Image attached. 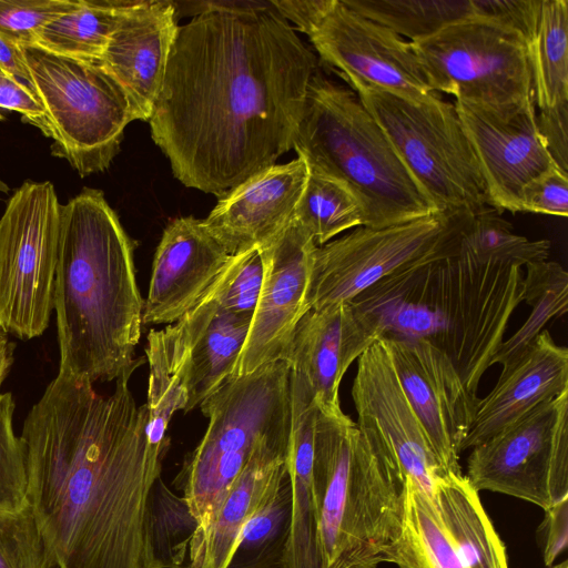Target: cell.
Listing matches in <instances>:
<instances>
[{
  "instance_id": "obj_1",
  "label": "cell",
  "mask_w": 568,
  "mask_h": 568,
  "mask_svg": "<svg viewBox=\"0 0 568 568\" xmlns=\"http://www.w3.org/2000/svg\"><path fill=\"white\" fill-rule=\"evenodd\" d=\"M204 4L148 122L174 176L221 199L293 149L317 58L271 2Z\"/></svg>"
},
{
  "instance_id": "obj_2",
  "label": "cell",
  "mask_w": 568,
  "mask_h": 568,
  "mask_svg": "<svg viewBox=\"0 0 568 568\" xmlns=\"http://www.w3.org/2000/svg\"><path fill=\"white\" fill-rule=\"evenodd\" d=\"M136 367L109 396L58 373L24 419L27 498L57 568H164L151 520L161 464L129 387Z\"/></svg>"
},
{
  "instance_id": "obj_3",
  "label": "cell",
  "mask_w": 568,
  "mask_h": 568,
  "mask_svg": "<svg viewBox=\"0 0 568 568\" xmlns=\"http://www.w3.org/2000/svg\"><path fill=\"white\" fill-rule=\"evenodd\" d=\"M133 243L101 190L60 207L54 284L59 373L91 384L116 379L140 341L143 301Z\"/></svg>"
},
{
  "instance_id": "obj_4",
  "label": "cell",
  "mask_w": 568,
  "mask_h": 568,
  "mask_svg": "<svg viewBox=\"0 0 568 568\" xmlns=\"http://www.w3.org/2000/svg\"><path fill=\"white\" fill-rule=\"evenodd\" d=\"M524 295L521 267L481 262L456 248L382 278L351 302L383 336L437 347L477 395Z\"/></svg>"
},
{
  "instance_id": "obj_5",
  "label": "cell",
  "mask_w": 568,
  "mask_h": 568,
  "mask_svg": "<svg viewBox=\"0 0 568 568\" xmlns=\"http://www.w3.org/2000/svg\"><path fill=\"white\" fill-rule=\"evenodd\" d=\"M313 487L324 568H377L403 526L405 477L346 414L317 412Z\"/></svg>"
},
{
  "instance_id": "obj_6",
  "label": "cell",
  "mask_w": 568,
  "mask_h": 568,
  "mask_svg": "<svg viewBox=\"0 0 568 568\" xmlns=\"http://www.w3.org/2000/svg\"><path fill=\"white\" fill-rule=\"evenodd\" d=\"M293 149L308 170L346 185L379 229L439 213L357 94L316 72L308 84Z\"/></svg>"
},
{
  "instance_id": "obj_7",
  "label": "cell",
  "mask_w": 568,
  "mask_h": 568,
  "mask_svg": "<svg viewBox=\"0 0 568 568\" xmlns=\"http://www.w3.org/2000/svg\"><path fill=\"white\" fill-rule=\"evenodd\" d=\"M290 374L280 359L231 377L200 404L209 425L179 475L182 498L197 528L212 520L257 444L290 435Z\"/></svg>"
},
{
  "instance_id": "obj_8",
  "label": "cell",
  "mask_w": 568,
  "mask_h": 568,
  "mask_svg": "<svg viewBox=\"0 0 568 568\" xmlns=\"http://www.w3.org/2000/svg\"><path fill=\"white\" fill-rule=\"evenodd\" d=\"M343 79L439 212L491 206L480 163L453 103L436 92L416 100Z\"/></svg>"
},
{
  "instance_id": "obj_9",
  "label": "cell",
  "mask_w": 568,
  "mask_h": 568,
  "mask_svg": "<svg viewBox=\"0 0 568 568\" xmlns=\"http://www.w3.org/2000/svg\"><path fill=\"white\" fill-rule=\"evenodd\" d=\"M30 89L44 110L51 152L84 178L105 171L134 121L126 93L100 64L57 54L36 44L18 45Z\"/></svg>"
},
{
  "instance_id": "obj_10",
  "label": "cell",
  "mask_w": 568,
  "mask_h": 568,
  "mask_svg": "<svg viewBox=\"0 0 568 568\" xmlns=\"http://www.w3.org/2000/svg\"><path fill=\"white\" fill-rule=\"evenodd\" d=\"M60 207L52 183L27 181L0 217V328L21 339L43 334L54 310Z\"/></svg>"
},
{
  "instance_id": "obj_11",
  "label": "cell",
  "mask_w": 568,
  "mask_h": 568,
  "mask_svg": "<svg viewBox=\"0 0 568 568\" xmlns=\"http://www.w3.org/2000/svg\"><path fill=\"white\" fill-rule=\"evenodd\" d=\"M410 45L433 92L493 105L534 97L527 40L500 21L467 18Z\"/></svg>"
},
{
  "instance_id": "obj_12",
  "label": "cell",
  "mask_w": 568,
  "mask_h": 568,
  "mask_svg": "<svg viewBox=\"0 0 568 568\" xmlns=\"http://www.w3.org/2000/svg\"><path fill=\"white\" fill-rule=\"evenodd\" d=\"M455 251L452 213L379 229L357 226L316 247L306 295L308 308L318 311L351 302L395 272Z\"/></svg>"
},
{
  "instance_id": "obj_13",
  "label": "cell",
  "mask_w": 568,
  "mask_h": 568,
  "mask_svg": "<svg viewBox=\"0 0 568 568\" xmlns=\"http://www.w3.org/2000/svg\"><path fill=\"white\" fill-rule=\"evenodd\" d=\"M466 477L544 510L568 497V390L471 447Z\"/></svg>"
},
{
  "instance_id": "obj_14",
  "label": "cell",
  "mask_w": 568,
  "mask_h": 568,
  "mask_svg": "<svg viewBox=\"0 0 568 568\" xmlns=\"http://www.w3.org/2000/svg\"><path fill=\"white\" fill-rule=\"evenodd\" d=\"M304 33L322 61L342 78L357 79L409 99L420 100L434 93L410 42L349 9L342 0H328Z\"/></svg>"
},
{
  "instance_id": "obj_15",
  "label": "cell",
  "mask_w": 568,
  "mask_h": 568,
  "mask_svg": "<svg viewBox=\"0 0 568 568\" xmlns=\"http://www.w3.org/2000/svg\"><path fill=\"white\" fill-rule=\"evenodd\" d=\"M381 338L442 467L462 474L459 455L475 416L477 395L466 387L450 358L430 343Z\"/></svg>"
},
{
  "instance_id": "obj_16",
  "label": "cell",
  "mask_w": 568,
  "mask_h": 568,
  "mask_svg": "<svg viewBox=\"0 0 568 568\" xmlns=\"http://www.w3.org/2000/svg\"><path fill=\"white\" fill-rule=\"evenodd\" d=\"M316 247L312 236L293 219L258 248L263 283L232 377L282 359L296 325L310 311L306 295Z\"/></svg>"
},
{
  "instance_id": "obj_17",
  "label": "cell",
  "mask_w": 568,
  "mask_h": 568,
  "mask_svg": "<svg viewBox=\"0 0 568 568\" xmlns=\"http://www.w3.org/2000/svg\"><path fill=\"white\" fill-rule=\"evenodd\" d=\"M454 105L480 163L491 206L501 213L521 212V187L556 166L538 132L534 97L499 105L456 100Z\"/></svg>"
},
{
  "instance_id": "obj_18",
  "label": "cell",
  "mask_w": 568,
  "mask_h": 568,
  "mask_svg": "<svg viewBox=\"0 0 568 568\" xmlns=\"http://www.w3.org/2000/svg\"><path fill=\"white\" fill-rule=\"evenodd\" d=\"M352 398L357 426L371 434L404 477L433 500L435 480L446 470L397 382L382 338L358 357Z\"/></svg>"
},
{
  "instance_id": "obj_19",
  "label": "cell",
  "mask_w": 568,
  "mask_h": 568,
  "mask_svg": "<svg viewBox=\"0 0 568 568\" xmlns=\"http://www.w3.org/2000/svg\"><path fill=\"white\" fill-rule=\"evenodd\" d=\"M382 336L375 322L352 302L311 310L296 325L282 361L305 381L321 413L341 417L344 374Z\"/></svg>"
},
{
  "instance_id": "obj_20",
  "label": "cell",
  "mask_w": 568,
  "mask_h": 568,
  "mask_svg": "<svg viewBox=\"0 0 568 568\" xmlns=\"http://www.w3.org/2000/svg\"><path fill=\"white\" fill-rule=\"evenodd\" d=\"M232 256L203 220L171 221L154 254L142 323L176 322L206 293Z\"/></svg>"
},
{
  "instance_id": "obj_21",
  "label": "cell",
  "mask_w": 568,
  "mask_h": 568,
  "mask_svg": "<svg viewBox=\"0 0 568 568\" xmlns=\"http://www.w3.org/2000/svg\"><path fill=\"white\" fill-rule=\"evenodd\" d=\"M172 1L128 0L100 64L120 83L134 119L149 121L178 32Z\"/></svg>"
},
{
  "instance_id": "obj_22",
  "label": "cell",
  "mask_w": 568,
  "mask_h": 568,
  "mask_svg": "<svg viewBox=\"0 0 568 568\" xmlns=\"http://www.w3.org/2000/svg\"><path fill=\"white\" fill-rule=\"evenodd\" d=\"M307 176L300 156L274 164L221 197L204 224L231 255L260 248L292 222Z\"/></svg>"
},
{
  "instance_id": "obj_23",
  "label": "cell",
  "mask_w": 568,
  "mask_h": 568,
  "mask_svg": "<svg viewBox=\"0 0 568 568\" xmlns=\"http://www.w3.org/2000/svg\"><path fill=\"white\" fill-rule=\"evenodd\" d=\"M566 390L568 349L544 329L515 363L503 368L495 387L484 398H478L462 452L487 440Z\"/></svg>"
},
{
  "instance_id": "obj_24",
  "label": "cell",
  "mask_w": 568,
  "mask_h": 568,
  "mask_svg": "<svg viewBox=\"0 0 568 568\" xmlns=\"http://www.w3.org/2000/svg\"><path fill=\"white\" fill-rule=\"evenodd\" d=\"M290 435L260 442L212 520L193 531L182 568H226L247 520L286 475Z\"/></svg>"
},
{
  "instance_id": "obj_25",
  "label": "cell",
  "mask_w": 568,
  "mask_h": 568,
  "mask_svg": "<svg viewBox=\"0 0 568 568\" xmlns=\"http://www.w3.org/2000/svg\"><path fill=\"white\" fill-rule=\"evenodd\" d=\"M291 432L286 471L292 493L285 568H324L313 487L314 430L318 408L304 379L290 374Z\"/></svg>"
},
{
  "instance_id": "obj_26",
  "label": "cell",
  "mask_w": 568,
  "mask_h": 568,
  "mask_svg": "<svg viewBox=\"0 0 568 568\" xmlns=\"http://www.w3.org/2000/svg\"><path fill=\"white\" fill-rule=\"evenodd\" d=\"M433 501L466 568H509L505 545L466 476L440 474L434 484Z\"/></svg>"
},
{
  "instance_id": "obj_27",
  "label": "cell",
  "mask_w": 568,
  "mask_h": 568,
  "mask_svg": "<svg viewBox=\"0 0 568 568\" xmlns=\"http://www.w3.org/2000/svg\"><path fill=\"white\" fill-rule=\"evenodd\" d=\"M349 9L409 42L471 17L500 21L501 0H342Z\"/></svg>"
},
{
  "instance_id": "obj_28",
  "label": "cell",
  "mask_w": 568,
  "mask_h": 568,
  "mask_svg": "<svg viewBox=\"0 0 568 568\" xmlns=\"http://www.w3.org/2000/svg\"><path fill=\"white\" fill-rule=\"evenodd\" d=\"M145 354L150 368L146 444L150 458L161 463L168 425L189 404V363L180 358L164 328L150 331Z\"/></svg>"
},
{
  "instance_id": "obj_29",
  "label": "cell",
  "mask_w": 568,
  "mask_h": 568,
  "mask_svg": "<svg viewBox=\"0 0 568 568\" xmlns=\"http://www.w3.org/2000/svg\"><path fill=\"white\" fill-rule=\"evenodd\" d=\"M398 568H466L449 540L434 501L405 478L402 531L386 555Z\"/></svg>"
},
{
  "instance_id": "obj_30",
  "label": "cell",
  "mask_w": 568,
  "mask_h": 568,
  "mask_svg": "<svg viewBox=\"0 0 568 568\" xmlns=\"http://www.w3.org/2000/svg\"><path fill=\"white\" fill-rule=\"evenodd\" d=\"M251 321V314L217 310L191 354L189 404L184 413L200 406L233 376Z\"/></svg>"
},
{
  "instance_id": "obj_31",
  "label": "cell",
  "mask_w": 568,
  "mask_h": 568,
  "mask_svg": "<svg viewBox=\"0 0 568 568\" xmlns=\"http://www.w3.org/2000/svg\"><path fill=\"white\" fill-rule=\"evenodd\" d=\"M128 0H80L44 24L33 44L69 58L99 62Z\"/></svg>"
},
{
  "instance_id": "obj_32",
  "label": "cell",
  "mask_w": 568,
  "mask_h": 568,
  "mask_svg": "<svg viewBox=\"0 0 568 568\" xmlns=\"http://www.w3.org/2000/svg\"><path fill=\"white\" fill-rule=\"evenodd\" d=\"M528 51L535 104L544 110L568 102L567 0H541Z\"/></svg>"
},
{
  "instance_id": "obj_33",
  "label": "cell",
  "mask_w": 568,
  "mask_h": 568,
  "mask_svg": "<svg viewBox=\"0 0 568 568\" xmlns=\"http://www.w3.org/2000/svg\"><path fill=\"white\" fill-rule=\"evenodd\" d=\"M457 250L481 262H500L523 267L547 261L550 242L529 240L515 233L513 225L493 206L454 212Z\"/></svg>"
},
{
  "instance_id": "obj_34",
  "label": "cell",
  "mask_w": 568,
  "mask_h": 568,
  "mask_svg": "<svg viewBox=\"0 0 568 568\" xmlns=\"http://www.w3.org/2000/svg\"><path fill=\"white\" fill-rule=\"evenodd\" d=\"M292 493L286 475L243 527L226 568H285Z\"/></svg>"
},
{
  "instance_id": "obj_35",
  "label": "cell",
  "mask_w": 568,
  "mask_h": 568,
  "mask_svg": "<svg viewBox=\"0 0 568 568\" xmlns=\"http://www.w3.org/2000/svg\"><path fill=\"white\" fill-rule=\"evenodd\" d=\"M524 278V301L532 308L524 325L503 342L495 354L491 365L503 368L517 361L531 341L544 331L545 324L552 317L562 316L568 307V274L557 262L544 261L526 265Z\"/></svg>"
},
{
  "instance_id": "obj_36",
  "label": "cell",
  "mask_w": 568,
  "mask_h": 568,
  "mask_svg": "<svg viewBox=\"0 0 568 568\" xmlns=\"http://www.w3.org/2000/svg\"><path fill=\"white\" fill-rule=\"evenodd\" d=\"M293 219L322 246L344 231L363 226L364 211L342 182L308 170Z\"/></svg>"
},
{
  "instance_id": "obj_37",
  "label": "cell",
  "mask_w": 568,
  "mask_h": 568,
  "mask_svg": "<svg viewBox=\"0 0 568 568\" xmlns=\"http://www.w3.org/2000/svg\"><path fill=\"white\" fill-rule=\"evenodd\" d=\"M151 520L156 555L164 568H182L196 521L183 498L172 495L160 478L152 488Z\"/></svg>"
},
{
  "instance_id": "obj_38",
  "label": "cell",
  "mask_w": 568,
  "mask_h": 568,
  "mask_svg": "<svg viewBox=\"0 0 568 568\" xmlns=\"http://www.w3.org/2000/svg\"><path fill=\"white\" fill-rule=\"evenodd\" d=\"M0 568H57L29 503L18 510L0 508Z\"/></svg>"
},
{
  "instance_id": "obj_39",
  "label": "cell",
  "mask_w": 568,
  "mask_h": 568,
  "mask_svg": "<svg viewBox=\"0 0 568 568\" xmlns=\"http://www.w3.org/2000/svg\"><path fill=\"white\" fill-rule=\"evenodd\" d=\"M14 400L11 393H0V508L18 510L28 504L26 448L14 435L12 417Z\"/></svg>"
},
{
  "instance_id": "obj_40",
  "label": "cell",
  "mask_w": 568,
  "mask_h": 568,
  "mask_svg": "<svg viewBox=\"0 0 568 568\" xmlns=\"http://www.w3.org/2000/svg\"><path fill=\"white\" fill-rule=\"evenodd\" d=\"M263 275L264 268L258 248L233 255L222 273L217 288L219 310L253 315Z\"/></svg>"
},
{
  "instance_id": "obj_41",
  "label": "cell",
  "mask_w": 568,
  "mask_h": 568,
  "mask_svg": "<svg viewBox=\"0 0 568 568\" xmlns=\"http://www.w3.org/2000/svg\"><path fill=\"white\" fill-rule=\"evenodd\" d=\"M80 0H0V36L16 45H29L52 19L79 6Z\"/></svg>"
},
{
  "instance_id": "obj_42",
  "label": "cell",
  "mask_w": 568,
  "mask_h": 568,
  "mask_svg": "<svg viewBox=\"0 0 568 568\" xmlns=\"http://www.w3.org/2000/svg\"><path fill=\"white\" fill-rule=\"evenodd\" d=\"M521 212L556 215L568 214V175L554 166L528 181L520 190Z\"/></svg>"
},
{
  "instance_id": "obj_43",
  "label": "cell",
  "mask_w": 568,
  "mask_h": 568,
  "mask_svg": "<svg viewBox=\"0 0 568 568\" xmlns=\"http://www.w3.org/2000/svg\"><path fill=\"white\" fill-rule=\"evenodd\" d=\"M537 128L552 162L568 175V102L540 110Z\"/></svg>"
},
{
  "instance_id": "obj_44",
  "label": "cell",
  "mask_w": 568,
  "mask_h": 568,
  "mask_svg": "<svg viewBox=\"0 0 568 568\" xmlns=\"http://www.w3.org/2000/svg\"><path fill=\"white\" fill-rule=\"evenodd\" d=\"M0 110L17 111L26 123L45 134L44 110L33 91L12 75L0 73Z\"/></svg>"
},
{
  "instance_id": "obj_45",
  "label": "cell",
  "mask_w": 568,
  "mask_h": 568,
  "mask_svg": "<svg viewBox=\"0 0 568 568\" xmlns=\"http://www.w3.org/2000/svg\"><path fill=\"white\" fill-rule=\"evenodd\" d=\"M538 534L542 541L544 561L551 566L568 544V497L545 509Z\"/></svg>"
},
{
  "instance_id": "obj_46",
  "label": "cell",
  "mask_w": 568,
  "mask_h": 568,
  "mask_svg": "<svg viewBox=\"0 0 568 568\" xmlns=\"http://www.w3.org/2000/svg\"><path fill=\"white\" fill-rule=\"evenodd\" d=\"M0 67L3 71L18 79L30 88V79L27 67L20 53L19 47L0 36Z\"/></svg>"
},
{
  "instance_id": "obj_47",
  "label": "cell",
  "mask_w": 568,
  "mask_h": 568,
  "mask_svg": "<svg viewBox=\"0 0 568 568\" xmlns=\"http://www.w3.org/2000/svg\"><path fill=\"white\" fill-rule=\"evenodd\" d=\"M16 344L9 339V334L0 328V387L13 364Z\"/></svg>"
},
{
  "instance_id": "obj_48",
  "label": "cell",
  "mask_w": 568,
  "mask_h": 568,
  "mask_svg": "<svg viewBox=\"0 0 568 568\" xmlns=\"http://www.w3.org/2000/svg\"><path fill=\"white\" fill-rule=\"evenodd\" d=\"M8 192H9V186L7 185L6 182H3L0 179V200H1V194H7Z\"/></svg>"
},
{
  "instance_id": "obj_49",
  "label": "cell",
  "mask_w": 568,
  "mask_h": 568,
  "mask_svg": "<svg viewBox=\"0 0 568 568\" xmlns=\"http://www.w3.org/2000/svg\"><path fill=\"white\" fill-rule=\"evenodd\" d=\"M548 568H568V561L564 560L562 562H559L557 565H551Z\"/></svg>"
},
{
  "instance_id": "obj_50",
  "label": "cell",
  "mask_w": 568,
  "mask_h": 568,
  "mask_svg": "<svg viewBox=\"0 0 568 568\" xmlns=\"http://www.w3.org/2000/svg\"><path fill=\"white\" fill-rule=\"evenodd\" d=\"M2 72H3V73H6V72L3 71V69L0 67V73H2ZM3 119H4L3 113H2V111L0 110V120H3Z\"/></svg>"
}]
</instances>
